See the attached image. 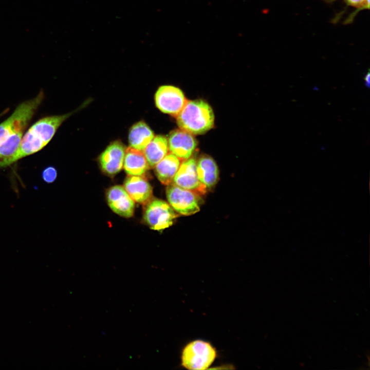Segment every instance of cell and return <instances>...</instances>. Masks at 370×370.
<instances>
[{"mask_svg": "<svg viewBox=\"0 0 370 370\" xmlns=\"http://www.w3.org/2000/svg\"><path fill=\"white\" fill-rule=\"evenodd\" d=\"M44 92L20 103L12 114L0 123V162L11 157L17 150L25 131L41 104Z\"/></svg>", "mask_w": 370, "mask_h": 370, "instance_id": "6da1fadb", "label": "cell"}, {"mask_svg": "<svg viewBox=\"0 0 370 370\" xmlns=\"http://www.w3.org/2000/svg\"><path fill=\"white\" fill-rule=\"evenodd\" d=\"M72 114L46 116L36 121L24 133L14 154L0 162V169L10 166L42 150L51 141L62 123Z\"/></svg>", "mask_w": 370, "mask_h": 370, "instance_id": "7a4b0ae2", "label": "cell"}, {"mask_svg": "<svg viewBox=\"0 0 370 370\" xmlns=\"http://www.w3.org/2000/svg\"><path fill=\"white\" fill-rule=\"evenodd\" d=\"M176 118L180 129L192 135L202 134L214 125L213 110L202 100L187 101Z\"/></svg>", "mask_w": 370, "mask_h": 370, "instance_id": "3957f363", "label": "cell"}, {"mask_svg": "<svg viewBox=\"0 0 370 370\" xmlns=\"http://www.w3.org/2000/svg\"><path fill=\"white\" fill-rule=\"evenodd\" d=\"M217 356L214 347L208 342L195 340L183 348L181 354V365L189 369H206Z\"/></svg>", "mask_w": 370, "mask_h": 370, "instance_id": "277c9868", "label": "cell"}, {"mask_svg": "<svg viewBox=\"0 0 370 370\" xmlns=\"http://www.w3.org/2000/svg\"><path fill=\"white\" fill-rule=\"evenodd\" d=\"M178 216L169 203L156 199L147 203L144 219L151 229L162 230L171 226Z\"/></svg>", "mask_w": 370, "mask_h": 370, "instance_id": "5b68a950", "label": "cell"}, {"mask_svg": "<svg viewBox=\"0 0 370 370\" xmlns=\"http://www.w3.org/2000/svg\"><path fill=\"white\" fill-rule=\"evenodd\" d=\"M166 194L169 205L180 214L190 215L200 210L199 195L192 191L170 184Z\"/></svg>", "mask_w": 370, "mask_h": 370, "instance_id": "8992f818", "label": "cell"}, {"mask_svg": "<svg viewBox=\"0 0 370 370\" xmlns=\"http://www.w3.org/2000/svg\"><path fill=\"white\" fill-rule=\"evenodd\" d=\"M187 101L179 88L171 85L160 86L155 96L157 108L161 112L176 117Z\"/></svg>", "mask_w": 370, "mask_h": 370, "instance_id": "52a82bcc", "label": "cell"}, {"mask_svg": "<svg viewBox=\"0 0 370 370\" xmlns=\"http://www.w3.org/2000/svg\"><path fill=\"white\" fill-rule=\"evenodd\" d=\"M174 184L192 191L198 195L203 194L206 189L199 182L196 171V161L194 158L184 160L173 178Z\"/></svg>", "mask_w": 370, "mask_h": 370, "instance_id": "ba28073f", "label": "cell"}, {"mask_svg": "<svg viewBox=\"0 0 370 370\" xmlns=\"http://www.w3.org/2000/svg\"><path fill=\"white\" fill-rule=\"evenodd\" d=\"M168 141L171 153L183 160L191 157L197 146V141L192 134L181 129L172 131Z\"/></svg>", "mask_w": 370, "mask_h": 370, "instance_id": "9c48e42d", "label": "cell"}, {"mask_svg": "<svg viewBox=\"0 0 370 370\" xmlns=\"http://www.w3.org/2000/svg\"><path fill=\"white\" fill-rule=\"evenodd\" d=\"M125 148L119 140L112 142L101 153L99 161L102 171L113 175L121 171L123 165Z\"/></svg>", "mask_w": 370, "mask_h": 370, "instance_id": "30bf717a", "label": "cell"}, {"mask_svg": "<svg viewBox=\"0 0 370 370\" xmlns=\"http://www.w3.org/2000/svg\"><path fill=\"white\" fill-rule=\"evenodd\" d=\"M108 206L116 214L124 217H132L134 212V201L131 198L124 187L114 186L106 193Z\"/></svg>", "mask_w": 370, "mask_h": 370, "instance_id": "8fae6325", "label": "cell"}, {"mask_svg": "<svg viewBox=\"0 0 370 370\" xmlns=\"http://www.w3.org/2000/svg\"><path fill=\"white\" fill-rule=\"evenodd\" d=\"M124 188L135 202L145 205L151 201L153 191L149 182L140 176H129L125 180Z\"/></svg>", "mask_w": 370, "mask_h": 370, "instance_id": "7c38bea8", "label": "cell"}, {"mask_svg": "<svg viewBox=\"0 0 370 370\" xmlns=\"http://www.w3.org/2000/svg\"><path fill=\"white\" fill-rule=\"evenodd\" d=\"M123 165L129 176H143L150 168L143 152L130 146L125 149Z\"/></svg>", "mask_w": 370, "mask_h": 370, "instance_id": "4fadbf2b", "label": "cell"}, {"mask_svg": "<svg viewBox=\"0 0 370 370\" xmlns=\"http://www.w3.org/2000/svg\"><path fill=\"white\" fill-rule=\"evenodd\" d=\"M196 171L198 180L206 189L213 187L218 178V169L214 160L210 157H200L196 162Z\"/></svg>", "mask_w": 370, "mask_h": 370, "instance_id": "5bb4252c", "label": "cell"}, {"mask_svg": "<svg viewBox=\"0 0 370 370\" xmlns=\"http://www.w3.org/2000/svg\"><path fill=\"white\" fill-rule=\"evenodd\" d=\"M180 163V159L172 153H168L155 166L159 180L163 184H171Z\"/></svg>", "mask_w": 370, "mask_h": 370, "instance_id": "9a60e30c", "label": "cell"}, {"mask_svg": "<svg viewBox=\"0 0 370 370\" xmlns=\"http://www.w3.org/2000/svg\"><path fill=\"white\" fill-rule=\"evenodd\" d=\"M154 137L150 127L143 121L134 124L128 134L130 147L143 152L145 148Z\"/></svg>", "mask_w": 370, "mask_h": 370, "instance_id": "2e32d148", "label": "cell"}, {"mask_svg": "<svg viewBox=\"0 0 370 370\" xmlns=\"http://www.w3.org/2000/svg\"><path fill=\"white\" fill-rule=\"evenodd\" d=\"M169 151L168 139L163 136L158 135L154 136L143 152L150 167L154 168Z\"/></svg>", "mask_w": 370, "mask_h": 370, "instance_id": "e0dca14e", "label": "cell"}, {"mask_svg": "<svg viewBox=\"0 0 370 370\" xmlns=\"http://www.w3.org/2000/svg\"><path fill=\"white\" fill-rule=\"evenodd\" d=\"M57 176V171L52 166H48L43 171L42 177L44 181L47 183L53 182Z\"/></svg>", "mask_w": 370, "mask_h": 370, "instance_id": "ac0fdd59", "label": "cell"}, {"mask_svg": "<svg viewBox=\"0 0 370 370\" xmlns=\"http://www.w3.org/2000/svg\"><path fill=\"white\" fill-rule=\"evenodd\" d=\"M348 6L357 8L359 9H369V0H343Z\"/></svg>", "mask_w": 370, "mask_h": 370, "instance_id": "d6986e66", "label": "cell"}, {"mask_svg": "<svg viewBox=\"0 0 370 370\" xmlns=\"http://www.w3.org/2000/svg\"><path fill=\"white\" fill-rule=\"evenodd\" d=\"M364 80L365 83V85L367 87L369 86V73L368 72L364 77Z\"/></svg>", "mask_w": 370, "mask_h": 370, "instance_id": "ffe728a7", "label": "cell"}]
</instances>
